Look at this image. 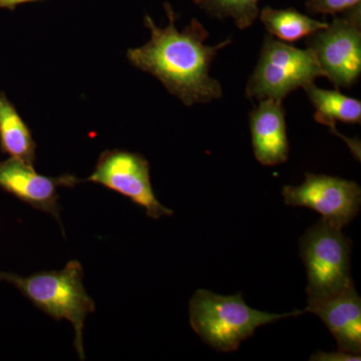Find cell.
Listing matches in <instances>:
<instances>
[{"label": "cell", "mask_w": 361, "mask_h": 361, "mask_svg": "<svg viewBox=\"0 0 361 361\" xmlns=\"http://www.w3.org/2000/svg\"><path fill=\"white\" fill-rule=\"evenodd\" d=\"M39 1V0H0V8L13 11L16 7L20 4H28V2Z\"/></svg>", "instance_id": "cell-18"}, {"label": "cell", "mask_w": 361, "mask_h": 361, "mask_svg": "<svg viewBox=\"0 0 361 361\" xmlns=\"http://www.w3.org/2000/svg\"><path fill=\"white\" fill-rule=\"evenodd\" d=\"M310 360H360V355H349V353H342L339 350L334 353H325L322 351H318L315 355L311 356Z\"/></svg>", "instance_id": "cell-17"}, {"label": "cell", "mask_w": 361, "mask_h": 361, "mask_svg": "<svg viewBox=\"0 0 361 361\" xmlns=\"http://www.w3.org/2000/svg\"><path fill=\"white\" fill-rule=\"evenodd\" d=\"M252 148L263 166H277L288 160L285 110L282 101L263 99L249 116Z\"/></svg>", "instance_id": "cell-11"}, {"label": "cell", "mask_w": 361, "mask_h": 361, "mask_svg": "<svg viewBox=\"0 0 361 361\" xmlns=\"http://www.w3.org/2000/svg\"><path fill=\"white\" fill-rule=\"evenodd\" d=\"M306 45L314 54L324 77L336 87L355 85L361 75L360 4L307 37Z\"/></svg>", "instance_id": "cell-6"}, {"label": "cell", "mask_w": 361, "mask_h": 361, "mask_svg": "<svg viewBox=\"0 0 361 361\" xmlns=\"http://www.w3.org/2000/svg\"><path fill=\"white\" fill-rule=\"evenodd\" d=\"M304 310L276 314L247 305L241 293L220 295L206 289L195 292L189 303L190 324L210 348L221 353L237 350L240 344L263 325L305 313Z\"/></svg>", "instance_id": "cell-3"}, {"label": "cell", "mask_w": 361, "mask_h": 361, "mask_svg": "<svg viewBox=\"0 0 361 361\" xmlns=\"http://www.w3.org/2000/svg\"><path fill=\"white\" fill-rule=\"evenodd\" d=\"M300 256L307 272V302H316L353 284L351 241L341 229L320 220L300 238Z\"/></svg>", "instance_id": "cell-4"}, {"label": "cell", "mask_w": 361, "mask_h": 361, "mask_svg": "<svg viewBox=\"0 0 361 361\" xmlns=\"http://www.w3.org/2000/svg\"><path fill=\"white\" fill-rule=\"evenodd\" d=\"M84 269L78 260H71L63 270L42 271L25 277L0 271V281L13 284L45 314L56 322L68 320L75 330V346L78 357L85 360V318L94 312L96 304L84 285Z\"/></svg>", "instance_id": "cell-2"}, {"label": "cell", "mask_w": 361, "mask_h": 361, "mask_svg": "<svg viewBox=\"0 0 361 361\" xmlns=\"http://www.w3.org/2000/svg\"><path fill=\"white\" fill-rule=\"evenodd\" d=\"M306 312L317 315L336 339L338 350L349 355L361 353V299L355 284L316 302Z\"/></svg>", "instance_id": "cell-10"}, {"label": "cell", "mask_w": 361, "mask_h": 361, "mask_svg": "<svg viewBox=\"0 0 361 361\" xmlns=\"http://www.w3.org/2000/svg\"><path fill=\"white\" fill-rule=\"evenodd\" d=\"M82 180L65 174L59 177L40 175L32 165L18 159L0 161V189L37 210L51 214L63 233L59 206V188H73Z\"/></svg>", "instance_id": "cell-9"}, {"label": "cell", "mask_w": 361, "mask_h": 361, "mask_svg": "<svg viewBox=\"0 0 361 361\" xmlns=\"http://www.w3.org/2000/svg\"><path fill=\"white\" fill-rule=\"evenodd\" d=\"M87 180L108 188L142 207L148 217L158 220L172 216L171 209L160 203L154 193L149 163L141 154L125 149H106Z\"/></svg>", "instance_id": "cell-7"}, {"label": "cell", "mask_w": 361, "mask_h": 361, "mask_svg": "<svg viewBox=\"0 0 361 361\" xmlns=\"http://www.w3.org/2000/svg\"><path fill=\"white\" fill-rule=\"evenodd\" d=\"M0 151L35 166L37 144L13 104L0 92Z\"/></svg>", "instance_id": "cell-12"}, {"label": "cell", "mask_w": 361, "mask_h": 361, "mask_svg": "<svg viewBox=\"0 0 361 361\" xmlns=\"http://www.w3.org/2000/svg\"><path fill=\"white\" fill-rule=\"evenodd\" d=\"M324 73L310 49H297L267 35L247 84L246 96L258 101H283L294 90L313 84Z\"/></svg>", "instance_id": "cell-5"}, {"label": "cell", "mask_w": 361, "mask_h": 361, "mask_svg": "<svg viewBox=\"0 0 361 361\" xmlns=\"http://www.w3.org/2000/svg\"><path fill=\"white\" fill-rule=\"evenodd\" d=\"M164 7L168 25L159 27L151 16H146L145 25L151 32V39L141 47L128 51L130 63L158 78L169 92L188 106L220 99L222 85L211 77V63L221 49L231 44V39L207 45L209 32L200 21L192 20L179 32L174 9L169 4Z\"/></svg>", "instance_id": "cell-1"}, {"label": "cell", "mask_w": 361, "mask_h": 361, "mask_svg": "<svg viewBox=\"0 0 361 361\" xmlns=\"http://www.w3.org/2000/svg\"><path fill=\"white\" fill-rule=\"evenodd\" d=\"M213 18H232L240 30L250 27L259 16L260 0H193Z\"/></svg>", "instance_id": "cell-15"}, {"label": "cell", "mask_w": 361, "mask_h": 361, "mask_svg": "<svg viewBox=\"0 0 361 361\" xmlns=\"http://www.w3.org/2000/svg\"><path fill=\"white\" fill-rule=\"evenodd\" d=\"M282 196L286 205L314 210L341 230L358 215L361 206V189L353 180L311 173H306L300 186H285Z\"/></svg>", "instance_id": "cell-8"}, {"label": "cell", "mask_w": 361, "mask_h": 361, "mask_svg": "<svg viewBox=\"0 0 361 361\" xmlns=\"http://www.w3.org/2000/svg\"><path fill=\"white\" fill-rule=\"evenodd\" d=\"M360 4V0H307L306 8L313 14L343 13Z\"/></svg>", "instance_id": "cell-16"}, {"label": "cell", "mask_w": 361, "mask_h": 361, "mask_svg": "<svg viewBox=\"0 0 361 361\" xmlns=\"http://www.w3.org/2000/svg\"><path fill=\"white\" fill-rule=\"evenodd\" d=\"M266 30L281 42H295L326 27L329 23L313 20L296 9H274L266 6L259 13Z\"/></svg>", "instance_id": "cell-14"}, {"label": "cell", "mask_w": 361, "mask_h": 361, "mask_svg": "<svg viewBox=\"0 0 361 361\" xmlns=\"http://www.w3.org/2000/svg\"><path fill=\"white\" fill-rule=\"evenodd\" d=\"M308 99L314 108L316 122L327 126L334 134L336 123H360L361 102L345 96L338 90H329L316 87L314 82L303 87Z\"/></svg>", "instance_id": "cell-13"}]
</instances>
